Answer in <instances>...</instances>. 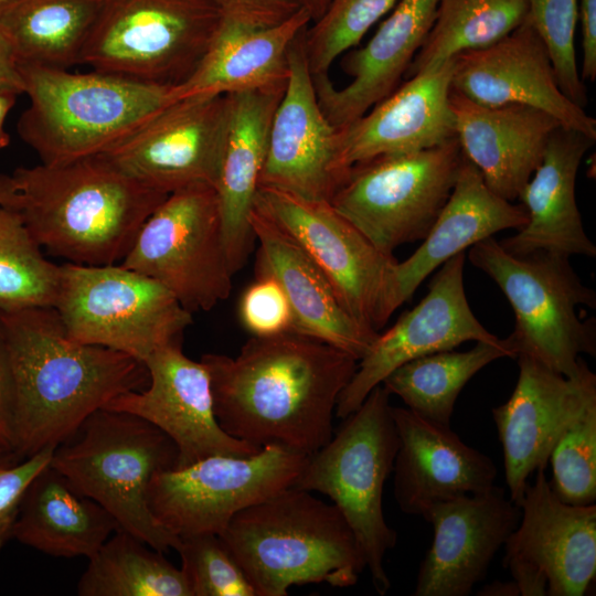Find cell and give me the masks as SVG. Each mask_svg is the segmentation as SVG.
<instances>
[{
    "instance_id": "1",
    "label": "cell",
    "mask_w": 596,
    "mask_h": 596,
    "mask_svg": "<svg viewBox=\"0 0 596 596\" xmlns=\"http://www.w3.org/2000/svg\"><path fill=\"white\" fill-rule=\"evenodd\" d=\"M201 361L225 433L306 456L331 439L338 398L358 366L351 354L296 331L252 337L234 358L206 353Z\"/></svg>"
},
{
    "instance_id": "2",
    "label": "cell",
    "mask_w": 596,
    "mask_h": 596,
    "mask_svg": "<svg viewBox=\"0 0 596 596\" xmlns=\"http://www.w3.org/2000/svg\"><path fill=\"white\" fill-rule=\"evenodd\" d=\"M0 322L14 371L20 459L57 447L114 397L149 382L137 359L71 339L54 307L0 311Z\"/></svg>"
},
{
    "instance_id": "3",
    "label": "cell",
    "mask_w": 596,
    "mask_h": 596,
    "mask_svg": "<svg viewBox=\"0 0 596 596\" xmlns=\"http://www.w3.org/2000/svg\"><path fill=\"white\" fill-rule=\"evenodd\" d=\"M19 212L51 255L88 266L119 264L167 193L124 174L102 156L19 167Z\"/></svg>"
},
{
    "instance_id": "4",
    "label": "cell",
    "mask_w": 596,
    "mask_h": 596,
    "mask_svg": "<svg viewBox=\"0 0 596 596\" xmlns=\"http://www.w3.org/2000/svg\"><path fill=\"white\" fill-rule=\"evenodd\" d=\"M220 536L256 596H287L305 584L350 587L366 568L339 509L294 486L238 512Z\"/></svg>"
},
{
    "instance_id": "5",
    "label": "cell",
    "mask_w": 596,
    "mask_h": 596,
    "mask_svg": "<svg viewBox=\"0 0 596 596\" xmlns=\"http://www.w3.org/2000/svg\"><path fill=\"white\" fill-rule=\"evenodd\" d=\"M21 72L30 103L17 130L47 166L102 155L180 99L177 86L95 70L21 64Z\"/></svg>"
},
{
    "instance_id": "6",
    "label": "cell",
    "mask_w": 596,
    "mask_h": 596,
    "mask_svg": "<svg viewBox=\"0 0 596 596\" xmlns=\"http://www.w3.org/2000/svg\"><path fill=\"white\" fill-rule=\"evenodd\" d=\"M177 462L174 443L157 426L104 407L55 447L50 465L110 513L119 530L164 553L177 551L180 539L155 519L147 491L156 473Z\"/></svg>"
},
{
    "instance_id": "7",
    "label": "cell",
    "mask_w": 596,
    "mask_h": 596,
    "mask_svg": "<svg viewBox=\"0 0 596 596\" xmlns=\"http://www.w3.org/2000/svg\"><path fill=\"white\" fill-rule=\"evenodd\" d=\"M391 394L375 386L339 430L308 457L294 487L330 498L352 529L363 552L375 592L391 588L384 568L397 532L383 513V488L393 471L400 439Z\"/></svg>"
},
{
    "instance_id": "8",
    "label": "cell",
    "mask_w": 596,
    "mask_h": 596,
    "mask_svg": "<svg viewBox=\"0 0 596 596\" xmlns=\"http://www.w3.org/2000/svg\"><path fill=\"white\" fill-rule=\"evenodd\" d=\"M469 262L507 297L515 324L508 337L517 356L529 355L565 376L578 373L582 354H596L594 318L577 307H596V294L570 264V257L538 252L519 256L493 237L470 247Z\"/></svg>"
},
{
    "instance_id": "9",
    "label": "cell",
    "mask_w": 596,
    "mask_h": 596,
    "mask_svg": "<svg viewBox=\"0 0 596 596\" xmlns=\"http://www.w3.org/2000/svg\"><path fill=\"white\" fill-rule=\"evenodd\" d=\"M60 266L54 308L75 341L143 363L158 349L181 342L193 322L192 313L168 289L121 264Z\"/></svg>"
},
{
    "instance_id": "10",
    "label": "cell",
    "mask_w": 596,
    "mask_h": 596,
    "mask_svg": "<svg viewBox=\"0 0 596 596\" xmlns=\"http://www.w3.org/2000/svg\"><path fill=\"white\" fill-rule=\"evenodd\" d=\"M222 22L209 0H105L81 64L178 86L195 70Z\"/></svg>"
},
{
    "instance_id": "11",
    "label": "cell",
    "mask_w": 596,
    "mask_h": 596,
    "mask_svg": "<svg viewBox=\"0 0 596 596\" xmlns=\"http://www.w3.org/2000/svg\"><path fill=\"white\" fill-rule=\"evenodd\" d=\"M464 159L456 138L421 151L358 162L348 170L330 204L377 249L393 256L401 245L426 237Z\"/></svg>"
},
{
    "instance_id": "12",
    "label": "cell",
    "mask_w": 596,
    "mask_h": 596,
    "mask_svg": "<svg viewBox=\"0 0 596 596\" xmlns=\"http://www.w3.org/2000/svg\"><path fill=\"white\" fill-rule=\"evenodd\" d=\"M119 264L158 281L191 313L227 299L234 274L214 187L195 183L169 193Z\"/></svg>"
},
{
    "instance_id": "13",
    "label": "cell",
    "mask_w": 596,
    "mask_h": 596,
    "mask_svg": "<svg viewBox=\"0 0 596 596\" xmlns=\"http://www.w3.org/2000/svg\"><path fill=\"white\" fill-rule=\"evenodd\" d=\"M254 209L305 249L348 313L364 329L379 333L402 305L397 260L377 249L330 202L258 187Z\"/></svg>"
},
{
    "instance_id": "14",
    "label": "cell",
    "mask_w": 596,
    "mask_h": 596,
    "mask_svg": "<svg viewBox=\"0 0 596 596\" xmlns=\"http://www.w3.org/2000/svg\"><path fill=\"white\" fill-rule=\"evenodd\" d=\"M309 456L268 445L251 456L214 455L156 473L147 502L175 536L221 534L238 512L294 486Z\"/></svg>"
},
{
    "instance_id": "15",
    "label": "cell",
    "mask_w": 596,
    "mask_h": 596,
    "mask_svg": "<svg viewBox=\"0 0 596 596\" xmlns=\"http://www.w3.org/2000/svg\"><path fill=\"white\" fill-rule=\"evenodd\" d=\"M535 473L503 545V566L521 596H583L596 574V504L562 501L545 470Z\"/></svg>"
},
{
    "instance_id": "16",
    "label": "cell",
    "mask_w": 596,
    "mask_h": 596,
    "mask_svg": "<svg viewBox=\"0 0 596 596\" xmlns=\"http://www.w3.org/2000/svg\"><path fill=\"white\" fill-rule=\"evenodd\" d=\"M227 115V95L183 97L98 156L131 179L167 194L195 183L215 187Z\"/></svg>"
},
{
    "instance_id": "17",
    "label": "cell",
    "mask_w": 596,
    "mask_h": 596,
    "mask_svg": "<svg viewBox=\"0 0 596 596\" xmlns=\"http://www.w3.org/2000/svg\"><path fill=\"white\" fill-rule=\"evenodd\" d=\"M465 260V252L446 260L430 280L426 296L377 334L341 392L336 416L345 418L358 409L375 386L408 361L453 350L467 341H500L470 309L464 287Z\"/></svg>"
},
{
    "instance_id": "18",
    "label": "cell",
    "mask_w": 596,
    "mask_h": 596,
    "mask_svg": "<svg viewBox=\"0 0 596 596\" xmlns=\"http://www.w3.org/2000/svg\"><path fill=\"white\" fill-rule=\"evenodd\" d=\"M306 29L289 50L288 81L269 127L259 187L330 202L348 171L338 160L339 128L317 97L305 51Z\"/></svg>"
},
{
    "instance_id": "19",
    "label": "cell",
    "mask_w": 596,
    "mask_h": 596,
    "mask_svg": "<svg viewBox=\"0 0 596 596\" xmlns=\"http://www.w3.org/2000/svg\"><path fill=\"white\" fill-rule=\"evenodd\" d=\"M517 359L515 387L507 402L492 409V417L509 497L519 505L529 477L546 469L564 430L596 398V375L584 360L576 375L565 376L529 355Z\"/></svg>"
},
{
    "instance_id": "20",
    "label": "cell",
    "mask_w": 596,
    "mask_h": 596,
    "mask_svg": "<svg viewBox=\"0 0 596 596\" xmlns=\"http://www.w3.org/2000/svg\"><path fill=\"white\" fill-rule=\"evenodd\" d=\"M146 389L114 397L105 408L137 415L167 434L178 449L175 468L214 455L251 456L262 448L225 433L214 413L209 372L188 358L181 342L164 345L145 362Z\"/></svg>"
},
{
    "instance_id": "21",
    "label": "cell",
    "mask_w": 596,
    "mask_h": 596,
    "mask_svg": "<svg viewBox=\"0 0 596 596\" xmlns=\"http://www.w3.org/2000/svg\"><path fill=\"white\" fill-rule=\"evenodd\" d=\"M451 89L487 106L525 105L596 139V120L561 89L547 50L528 19L502 40L454 58Z\"/></svg>"
},
{
    "instance_id": "22",
    "label": "cell",
    "mask_w": 596,
    "mask_h": 596,
    "mask_svg": "<svg viewBox=\"0 0 596 596\" xmlns=\"http://www.w3.org/2000/svg\"><path fill=\"white\" fill-rule=\"evenodd\" d=\"M520 507L502 488L462 496L430 509L432 545L421 562L414 596H468L517 528Z\"/></svg>"
},
{
    "instance_id": "23",
    "label": "cell",
    "mask_w": 596,
    "mask_h": 596,
    "mask_svg": "<svg viewBox=\"0 0 596 596\" xmlns=\"http://www.w3.org/2000/svg\"><path fill=\"white\" fill-rule=\"evenodd\" d=\"M400 445L393 467V493L406 514L424 519L433 507L494 486L497 467L450 428L407 407L392 406Z\"/></svg>"
},
{
    "instance_id": "24",
    "label": "cell",
    "mask_w": 596,
    "mask_h": 596,
    "mask_svg": "<svg viewBox=\"0 0 596 596\" xmlns=\"http://www.w3.org/2000/svg\"><path fill=\"white\" fill-rule=\"evenodd\" d=\"M454 58L414 74L364 115L339 128L338 160L348 171L379 156L434 148L457 138L450 105Z\"/></svg>"
},
{
    "instance_id": "25",
    "label": "cell",
    "mask_w": 596,
    "mask_h": 596,
    "mask_svg": "<svg viewBox=\"0 0 596 596\" xmlns=\"http://www.w3.org/2000/svg\"><path fill=\"white\" fill-rule=\"evenodd\" d=\"M439 0H398L371 40L341 62L351 82L336 87L328 74L313 76L321 109L342 128L392 94L434 23Z\"/></svg>"
},
{
    "instance_id": "26",
    "label": "cell",
    "mask_w": 596,
    "mask_h": 596,
    "mask_svg": "<svg viewBox=\"0 0 596 596\" xmlns=\"http://www.w3.org/2000/svg\"><path fill=\"white\" fill-rule=\"evenodd\" d=\"M450 105L465 158L491 191L508 201L517 200L561 124L534 107L481 105L453 89Z\"/></svg>"
},
{
    "instance_id": "27",
    "label": "cell",
    "mask_w": 596,
    "mask_h": 596,
    "mask_svg": "<svg viewBox=\"0 0 596 596\" xmlns=\"http://www.w3.org/2000/svg\"><path fill=\"white\" fill-rule=\"evenodd\" d=\"M595 140L562 126L553 131L540 166L518 196L528 222L500 242L505 251L519 256L538 252L596 256L575 196L578 168Z\"/></svg>"
},
{
    "instance_id": "28",
    "label": "cell",
    "mask_w": 596,
    "mask_h": 596,
    "mask_svg": "<svg viewBox=\"0 0 596 596\" xmlns=\"http://www.w3.org/2000/svg\"><path fill=\"white\" fill-rule=\"evenodd\" d=\"M251 225L258 243L256 274L269 275L280 285L295 331L358 361L363 358L379 333L364 329L348 313L323 273L285 230L254 207Z\"/></svg>"
},
{
    "instance_id": "29",
    "label": "cell",
    "mask_w": 596,
    "mask_h": 596,
    "mask_svg": "<svg viewBox=\"0 0 596 596\" xmlns=\"http://www.w3.org/2000/svg\"><path fill=\"white\" fill-rule=\"evenodd\" d=\"M285 88L226 94L227 125L214 189L233 274L246 264L256 242L251 215L265 163L269 127Z\"/></svg>"
},
{
    "instance_id": "30",
    "label": "cell",
    "mask_w": 596,
    "mask_h": 596,
    "mask_svg": "<svg viewBox=\"0 0 596 596\" xmlns=\"http://www.w3.org/2000/svg\"><path fill=\"white\" fill-rule=\"evenodd\" d=\"M526 222L524 207L491 191L480 171L465 158L453 191L422 245L396 264L402 305L453 256L498 232L518 231Z\"/></svg>"
},
{
    "instance_id": "31",
    "label": "cell",
    "mask_w": 596,
    "mask_h": 596,
    "mask_svg": "<svg viewBox=\"0 0 596 596\" xmlns=\"http://www.w3.org/2000/svg\"><path fill=\"white\" fill-rule=\"evenodd\" d=\"M310 22L304 8L265 29L242 28L223 19L195 70L177 86L179 98L286 87L290 46Z\"/></svg>"
},
{
    "instance_id": "32",
    "label": "cell",
    "mask_w": 596,
    "mask_h": 596,
    "mask_svg": "<svg viewBox=\"0 0 596 596\" xmlns=\"http://www.w3.org/2000/svg\"><path fill=\"white\" fill-rule=\"evenodd\" d=\"M117 530L110 513L47 465L23 496L12 538L54 557L89 558Z\"/></svg>"
},
{
    "instance_id": "33",
    "label": "cell",
    "mask_w": 596,
    "mask_h": 596,
    "mask_svg": "<svg viewBox=\"0 0 596 596\" xmlns=\"http://www.w3.org/2000/svg\"><path fill=\"white\" fill-rule=\"evenodd\" d=\"M105 0H18L0 26L21 64L68 70L81 64Z\"/></svg>"
},
{
    "instance_id": "34",
    "label": "cell",
    "mask_w": 596,
    "mask_h": 596,
    "mask_svg": "<svg viewBox=\"0 0 596 596\" xmlns=\"http://www.w3.org/2000/svg\"><path fill=\"white\" fill-rule=\"evenodd\" d=\"M517 359L508 339L478 341L467 351L446 350L408 361L382 382L406 407L439 425L450 426L456 400L468 381L489 363Z\"/></svg>"
},
{
    "instance_id": "35",
    "label": "cell",
    "mask_w": 596,
    "mask_h": 596,
    "mask_svg": "<svg viewBox=\"0 0 596 596\" xmlns=\"http://www.w3.org/2000/svg\"><path fill=\"white\" fill-rule=\"evenodd\" d=\"M79 596H192L181 568L136 536L115 531L88 558Z\"/></svg>"
},
{
    "instance_id": "36",
    "label": "cell",
    "mask_w": 596,
    "mask_h": 596,
    "mask_svg": "<svg viewBox=\"0 0 596 596\" xmlns=\"http://www.w3.org/2000/svg\"><path fill=\"white\" fill-rule=\"evenodd\" d=\"M528 17L526 0H439L432 29L409 65L412 76L497 43Z\"/></svg>"
},
{
    "instance_id": "37",
    "label": "cell",
    "mask_w": 596,
    "mask_h": 596,
    "mask_svg": "<svg viewBox=\"0 0 596 596\" xmlns=\"http://www.w3.org/2000/svg\"><path fill=\"white\" fill-rule=\"evenodd\" d=\"M60 280L20 212L0 205V311L54 307Z\"/></svg>"
},
{
    "instance_id": "38",
    "label": "cell",
    "mask_w": 596,
    "mask_h": 596,
    "mask_svg": "<svg viewBox=\"0 0 596 596\" xmlns=\"http://www.w3.org/2000/svg\"><path fill=\"white\" fill-rule=\"evenodd\" d=\"M398 0H332L305 31V51L313 76L328 74L332 63L356 46Z\"/></svg>"
},
{
    "instance_id": "39",
    "label": "cell",
    "mask_w": 596,
    "mask_h": 596,
    "mask_svg": "<svg viewBox=\"0 0 596 596\" xmlns=\"http://www.w3.org/2000/svg\"><path fill=\"white\" fill-rule=\"evenodd\" d=\"M551 488L564 502L587 505L596 500V398L564 430L550 460Z\"/></svg>"
},
{
    "instance_id": "40",
    "label": "cell",
    "mask_w": 596,
    "mask_h": 596,
    "mask_svg": "<svg viewBox=\"0 0 596 596\" xmlns=\"http://www.w3.org/2000/svg\"><path fill=\"white\" fill-rule=\"evenodd\" d=\"M177 552L192 596H256L244 570L219 534L180 538Z\"/></svg>"
},
{
    "instance_id": "41",
    "label": "cell",
    "mask_w": 596,
    "mask_h": 596,
    "mask_svg": "<svg viewBox=\"0 0 596 596\" xmlns=\"http://www.w3.org/2000/svg\"><path fill=\"white\" fill-rule=\"evenodd\" d=\"M526 1V19L547 50L562 92L584 108L587 93L578 72L574 44L578 0Z\"/></svg>"
},
{
    "instance_id": "42",
    "label": "cell",
    "mask_w": 596,
    "mask_h": 596,
    "mask_svg": "<svg viewBox=\"0 0 596 596\" xmlns=\"http://www.w3.org/2000/svg\"><path fill=\"white\" fill-rule=\"evenodd\" d=\"M241 323L252 337L295 331L294 315L280 285L269 275L256 274L238 304Z\"/></svg>"
},
{
    "instance_id": "43",
    "label": "cell",
    "mask_w": 596,
    "mask_h": 596,
    "mask_svg": "<svg viewBox=\"0 0 596 596\" xmlns=\"http://www.w3.org/2000/svg\"><path fill=\"white\" fill-rule=\"evenodd\" d=\"M55 447L20 459L0 469V551L12 538L23 496L36 475L51 462Z\"/></svg>"
},
{
    "instance_id": "44",
    "label": "cell",
    "mask_w": 596,
    "mask_h": 596,
    "mask_svg": "<svg viewBox=\"0 0 596 596\" xmlns=\"http://www.w3.org/2000/svg\"><path fill=\"white\" fill-rule=\"evenodd\" d=\"M209 1L219 8L225 21L248 29H265L277 25L302 8L299 0Z\"/></svg>"
},
{
    "instance_id": "45",
    "label": "cell",
    "mask_w": 596,
    "mask_h": 596,
    "mask_svg": "<svg viewBox=\"0 0 596 596\" xmlns=\"http://www.w3.org/2000/svg\"><path fill=\"white\" fill-rule=\"evenodd\" d=\"M17 390L7 338L0 322V444L14 451Z\"/></svg>"
},
{
    "instance_id": "46",
    "label": "cell",
    "mask_w": 596,
    "mask_h": 596,
    "mask_svg": "<svg viewBox=\"0 0 596 596\" xmlns=\"http://www.w3.org/2000/svg\"><path fill=\"white\" fill-rule=\"evenodd\" d=\"M582 23L583 63L581 77L594 82L596 78V0H581L578 7Z\"/></svg>"
},
{
    "instance_id": "47",
    "label": "cell",
    "mask_w": 596,
    "mask_h": 596,
    "mask_svg": "<svg viewBox=\"0 0 596 596\" xmlns=\"http://www.w3.org/2000/svg\"><path fill=\"white\" fill-rule=\"evenodd\" d=\"M24 94L21 63L12 43L0 26V95Z\"/></svg>"
},
{
    "instance_id": "48",
    "label": "cell",
    "mask_w": 596,
    "mask_h": 596,
    "mask_svg": "<svg viewBox=\"0 0 596 596\" xmlns=\"http://www.w3.org/2000/svg\"><path fill=\"white\" fill-rule=\"evenodd\" d=\"M0 205L19 210L20 193L12 174L0 173Z\"/></svg>"
},
{
    "instance_id": "49",
    "label": "cell",
    "mask_w": 596,
    "mask_h": 596,
    "mask_svg": "<svg viewBox=\"0 0 596 596\" xmlns=\"http://www.w3.org/2000/svg\"><path fill=\"white\" fill-rule=\"evenodd\" d=\"M476 594L479 596H520V590L514 581H494L483 585Z\"/></svg>"
},
{
    "instance_id": "50",
    "label": "cell",
    "mask_w": 596,
    "mask_h": 596,
    "mask_svg": "<svg viewBox=\"0 0 596 596\" xmlns=\"http://www.w3.org/2000/svg\"><path fill=\"white\" fill-rule=\"evenodd\" d=\"M17 97L15 95H0V150L6 148L10 141V135L6 130V119L14 106Z\"/></svg>"
},
{
    "instance_id": "51",
    "label": "cell",
    "mask_w": 596,
    "mask_h": 596,
    "mask_svg": "<svg viewBox=\"0 0 596 596\" xmlns=\"http://www.w3.org/2000/svg\"><path fill=\"white\" fill-rule=\"evenodd\" d=\"M301 7L310 15L311 22L318 20L327 10L332 0H299Z\"/></svg>"
},
{
    "instance_id": "52",
    "label": "cell",
    "mask_w": 596,
    "mask_h": 596,
    "mask_svg": "<svg viewBox=\"0 0 596 596\" xmlns=\"http://www.w3.org/2000/svg\"><path fill=\"white\" fill-rule=\"evenodd\" d=\"M19 460L20 458L14 451L0 444V469L8 467Z\"/></svg>"
},
{
    "instance_id": "53",
    "label": "cell",
    "mask_w": 596,
    "mask_h": 596,
    "mask_svg": "<svg viewBox=\"0 0 596 596\" xmlns=\"http://www.w3.org/2000/svg\"><path fill=\"white\" fill-rule=\"evenodd\" d=\"M18 0H0V14L3 13L7 9H9Z\"/></svg>"
}]
</instances>
